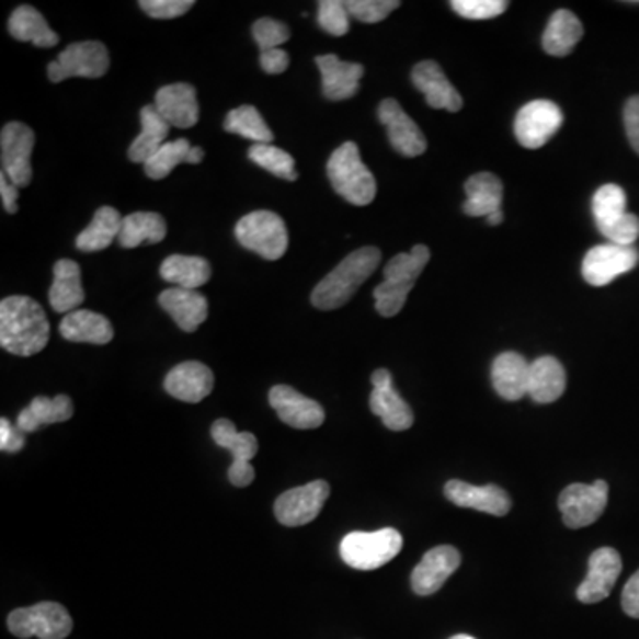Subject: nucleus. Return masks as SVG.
I'll return each instance as SVG.
<instances>
[{"instance_id": "f257e3e1", "label": "nucleus", "mask_w": 639, "mask_h": 639, "mask_svg": "<svg viewBox=\"0 0 639 639\" xmlns=\"http://www.w3.org/2000/svg\"><path fill=\"white\" fill-rule=\"evenodd\" d=\"M50 323L36 300L11 295L0 303V345L5 352L31 357L48 345Z\"/></svg>"}, {"instance_id": "f03ea898", "label": "nucleus", "mask_w": 639, "mask_h": 639, "mask_svg": "<svg viewBox=\"0 0 639 639\" xmlns=\"http://www.w3.org/2000/svg\"><path fill=\"white\" fill-rule=\"evenodd\" d=\"M380 258L383 254L377 248H363L351 252L331 274H327L315 286L311 304L322 311H332L345 306L354 297L355 292L377 271Z\"/></svg>"}, {"instance_id": "7ed1b4c3", "label": "nucleus", "mask_w": 639, "mask_h": 639, "mask_svg": "<svg viewBox=\"0 0 639 639\" xmlns=\"http://www.w3.org/2000/svg\"><path fill=\"white\" fill-rule=\"evenodd\" d=\"M430 262L426 246H415L411 252H400L384 269V281L375 288V308L378 315L391 318L400 313L415 281Z\"/></svg>"}, {"instance_id": "20e7f679", "label": "nucleus", "mask_w": 639, "mask_h": 639, "mask_svg": "<svg viewBox=\"0 0 639 639\" xmlns=\"http://www.w3.org/2000/svg\"><path fill=\"white\" fill-rule=\"evenodd\" d=\"M327 176L334 191L351 205L366 206L377 196V182L363 160L360 148L349 140L341 145L327 162Z\"/></svg>"}, {"instance_id": "39448f33", "label": "nucleus", "mask_w": 639, "mask_h": 639, "mask_svg": "<svg viewBox=\"0 0 639 639\" xmlns=\"http://www.w3.org/2000/svg\"><path fill=\"white\" fill-rule=\"evenodd\" d=\"M595 225L609 243L635 246L639 239V217L627 212V196L615 183L602 185L592 201Z\"/></svg>"}, {"instance_id": "423d86ee", "label": "nucleus", "mask_w": 639, "mask_h": 639, "mask_svg": "<svg viewBox=\"0 0 639 639\" xmlns=\"http://www.w3.org/2000/svg\"><path fill=\"white\" fill-rule=\"evenodd\" d=\"M401 547L403 538L400 532L392 527H384L372 533H349L341 540L340 555L341 560L352 569L375 570L397 558Z\"/></svg>"}, {"instance_id": "0eeeda50", "label": "nucleus", "mask_w": 639, "mask_h": 639, "mask_svg": "<svg viewBox=\"0 0 639 639\" xmlns=\"http://www.w3.org/2000/svg\"><path fill=\"white\" fill-rule=\"evenodd\" d=\"M235 237L243 249L256 252L269 262H276L288 249L285 220L271 210L243 215L235 228Z\"/></svg>"}, {"instance_id": "6e6552de", "label": "nucleus", "mask_w": 639, "mask_h": 639, "mask_svg": "<svg viewBox=\"0 0 639 639\" xmlns=\"http://www.w3.org/2000/svg\"><path fill=\"white\" fill-rule=\"evenodd\" d=\"M8 627L16 638L65 639L73 629L70 613L57 602H39L20 607L8 616Z\"/></svg>"}, {"instance_id": "1a4fd4ad", "label": "nucleus", "mask_w": 639, "mask_h": 639, "mask_svg": "<svg viewBox=\"0 0 639 639\" xmlns=\"http://www.w3.org/2000/svg\"><path fill=\"white\" fill-rule=\"evenodd\" d=\"M109 66H111V59H109L107 47L103 43H73L59 54L56 61L48 65V79L54 84H59L70 77L100 79L107 73Z\"/></svg>"}, {"instance_id": "9d476101", "label": "nucleus", "mask_w": 639, "mask_h": 639, "mask_svg": "<svg viewBox=\"0 0 639 639\" xmlns=\"http://www.w3.org/2000/svg\"><path fill=\"white\" fill-rule=\"evenodd\" d=\"M36 136L24 123L11 122L2 128L0 134V160L2 173L10 178L16 187H27L33 180V155Z\"/></svg>"}, {"instance_id": "9b49d317", "label": "nucleus", "mask_w": 639, "mask_h": 639, "mask_svg": "<svg viewBox=\"0 0 639 639\" xmlns=\"http://www.w3.org/2000/svg\"><path fill=\"white\" fill-rule=\"evenodd\" d=\"M210 434L217 446L233 455V464L228 471L229 481L239 489L251 486L254 481V469L249 463L256 457V437L251 432H239L229 420L215 421Z\"/></svg>"}, {"instance_id": "f8f14e48", "label": "nucleus", "mask_w": 639, "mask_h": 639, "mask_svg": "<svg viewBox=\"0 0 639 639\" xmlns=\"http://www.w3.org/2000/svg\"><path fill=\"white\" fill-rule=\"evenodd\" d=\"M563 125V113L555 102L535 100L521 107L515 117V137L527 150L547 145Z\"/></svg>"}, {"instance_id": "ddd939ff", "label": "nucleus", "mask_w": 639, "mask_h": 639, "mask_svg": "<svg viewBox=\"0 0 639 639\" xmlns=\"http://www.w3.org/2000/svg\"><path fill=\"white\" fill-rule=\"evenodd\" d=\"M331 487L323 480L286 490L274 504V514L283 526L297 527L313 523L322 512Z\"/></svg>"}, {"instance_id": "4468645a", "label": "nucleus", "mask_w": 639, "mask_h": 639, "mask_svg": "<svg viewBox=\"0 0 639 639\" xmlns=\"http://www.w3.org/2000/svg\"><path fill=\"white\" fill-rule=\"evenodd\" d=\"M607 492L609 487L604 480H597L592 486L574 483L567 487L558 501L563 523L579 529L598 521L607 506Z\"/></svg>"}, {"instance_id": "2eb2a0df", "label": "nucleus", "mask_w": 639, "mask_h": 639, "mask_svg": "<svg viewBox=\"0 0 639 639\" xmlns=\"http://www.w3.org/2000/svg\"><path fill=\"white\" fill-rule=\"evenodd\" d=\"M639 262V252L635 246H616L604 243L590 249L583 260V277L592 286H606L616 277L624 276L636 269Z\"/></svg>"}, {"instance_id": "dca6fc26", "label": "nucleus", "mask_w": 639, "mask_h": 639, "mask_svg": "<svg viewBox=\"0 0 639 639\" xmlns=\"http://www.w3.org/2000/svg\"><path fill=\"white\" fill-rule=\"evenodd\" d=\"M374 391L369 397V409L383 420L386 429L392 432L409 430L414 423V412L392 386V375L388 369H377L372 375Z\"/></svg>"}, {"instance_id": "f3484780", "label": "nucleus", "mask_w": 639, "mask_h": 639, "mask_svg": "<svg viewBox=\"0 0 639 639\" xmlns=\"http://www.w3.org/2000/svg\"><path fill=\"white\" fill-rule=\"evenodd\" d=\"M269 403L279 420L292 429L313 430L326 421V412L318 401L304 397L289 386H274L269 392Z\"/></svg>"}, {"instance_id": "a211bd4d", "label": "nucleus", "mask_w": 639, "mask_h": 639, "mask_svg": "<svg viewBox=\"0 0 639 639\" xmlns=\"http://www.w3.org/2000/svg\"><path fill=\"white\" fill-rule=\"evenodd\" d=\"M378 119L388 130V139L392 148L403 157H420L426 151V139L420 126L407 116L400 103L395 99H386L378 105Z\"/></svg>"}, {"instance_id": "6ab92c4d", "label": "nucleus", "mask_w": 639, "mask_h": 639, "mask_svg": "<svg viewBox=\"0 0 639 639\" xmlns=\"http://www.w3.org/2000/svg\"><path fill=\"white\" fill-rule=\"evenodd\" d=\"M621 558L613 547H601L590 556L589 574L579 584L578 598L583 604H597L612 595L620 578Z\"/></svg>"}, {"instance_id": "aec40b11", "label": "nucleus", "mask_w": 639, "mask_h": 639, "mask_svg": "<svg viewBox=\"0 0 639 639\" xmlns=\"http://www.w3.org/2000/svg\"><path fill=\"white\" fill-rule=\"evenodd\" d=\"M460 561L463 558L455 547L440 546L430 549L412 572V590L423 597L434 595L455 574Z\"/></svg>"}, {"instance_id": "412c9836", "label": "nucleus", "mask_w": 639, "mask_h": 639, "mask_svg": "<svg viewBox=\"0 0 639 639\" xmlns=\"http://www.w3.org/2000/svg\"><path fill=\"white\" fill-rule=\"evenodd\" d=\"M412 82L420 93L425 94L430 107L444 109L448 113H458L463 109V96L437 62H418L412 70Z\"/></svg>"}, {"instance_id": "4be33fe9", "label": "nucleus", "mask_w": 639, "mask_h": 639, "mask_svg": "<svg viewBox=\"0 0 639 639\" xmlns=\"http://www.w3.org/2000/svg\"><path fill=\"white\" fill-rule=\"evenodd\" d=\"M444 494L460 509H472L503 517L512 509L509 494L498 486L477 487L466 481L452 480L444 487Z\"/></svg>"}, {"instance_id": "5701e85b", "label": "nucleus", "mask_w": 639, "mask_h": 639, "mask_svg": "<svg viewBox=\"0 0 639 639\" xmlns=\"http://www.w3.org/2000/svg\"><path fill=\"white\" fill-rule=\"evenodd\" d=\"M155 109L171 126L192 128L199 122L196 88L187 82L163 85L155 94Z\"/></svg>"}, {"instance_id": "b1692460", "label": "nucleus", "mask_w": 639, "mask_h": 639, "mask_svg": "<svg viewBox=\"0 0 639 639\" xmlns=\"http://www.w3.org/2000/svg\"><path fill=\"white\" fill-rule=\"evenodd\" d=\"M315 61L322 73V93L327 100L341 102L357 94L364 76L363 65L341 61L334 54L318 56Z\"/></svg>"}, {"instance_id": "393cba45", "label": "nucleus", "mask_w": 639, "mask_h": 639, "mask_svg": "<svg viewBox=\"0 0 639 639\" xmlns=\"http://www.w3.org/2000/svg\"><path fill=\"white\" fill-rule=\"evenodd\" d=\"M163 388L176 400L199 403L214 389V374L206 364L187 361L169 372L163 380Z\"/></svg>"}, {"instance_id": "a878e982", "label": "nucleus", "mask_w": 639, "mask_h": 639, "mask_svg": "<svg viewBox=\"0 0 639 639\" xmlns=\"http://www.w3.org/2000/svg\"><path fill=\"white\" fill-rule=\"evenodd\" d=\"M160 308L171 315L183 332L197 331V327L208 318V300L196 289H163L159 297Z\"/></svg>"}, {"instance_id": "bb28decb", "label": "nucleus", "mask_w": 639, "mask_h": 639, "mask_svg": "<svg viewBox=\"0 0 639 639\" xmlns=\"http://www.w3.org/2000/svg\"><path fill=\"white\" fill-rule=\"evenodd\" d=\"M529 366L524 355L517 352H504L492 363V384L501 398L517 401L527 395L529 384Z\"/></svg>"}, {"instance_id": "cd10ccee", "label": "nucleus", "mask_w": 639, "mask_h": 639, "mask_svg": "<svg viewBox=\"0 0 639 639\" xmlns=\"http://www.w3.org/2000/svg\"><path fill=\"white\" fill-rule=\"evenodd\" d=\"M564 389H567V374L560 361L552 355H544L532 363L527 397L535 403H541V406L552 403L563 395Z\"/></svg>"}, {"instance_id": "c85d7f7f", "label": "nucleus", "mask_w": 639, "mask_h": 639, "mask_svg": "<svg viewBox=\"0 0 639 639\" xmlns=\"http://www.w3.org/2000/svg\"><path fill=\"white\" fill-rule=\"evenodd\" d=\"M84 299L79 263L73 260H59L54 265V283L48 292L52 309L56 313H73Z\"/></svg>"}, {"instance_id": "c756f323", "label": "nucleus", "mask_w": 639, "mask_h": 639, "mask_svg": "<svg viewBox=\"0 0 639 639\" xmlns=\"http://www.w3.org/2000/svg\"><path fill=\"white\" fill-rule=\"evenodd\" d=\"M59 332L65 340L93 345H107L114 338L111 320L89 309H77L73 313L66 315L59 326Z\"/></svg>"}, {"instance_id": "7c9ffc66", "label": "nucleus", "mask_w": 639, "mask_h": 639, "mask_svg": "<svg viewBox=\"0 0 639 639\" xmlns=\"http://www.w3.org/2000/svg\"><path fill=\"white\" fill-rule=\"evenodd\" d=\"M71 415H73V401L70 397L66 395H57L56 398L36 397L31 401V406L20 412L16 426L24 434H33L43 425L65 423Z\"/></svg>"}, {"instance_id": "2f4dec72", "label": "nucleus", "mask_w": 639, "mask_h": 639, "mask_svg": "<svg viewBox=\"0 0 639 639\" xmlns=\"http://www.w3.org/2000/svg\"><path fill=\"white\" fill-rule=\"evenodd\" d=\"M464 212L469 217H489L501 210L503 183L492 173L472 174L466 182Z\"/></svg>"}, {"instance_id": "473e14b6", "label": "nucleus", "mask_w": 639, "mask_h": 639, "mask_svg": "<svg viewBox=\"0 0 639 639\" xmlns=\"http://www.w3.org/2000/svg\"><path fill=\"white\" fill-rule=\"evenodd\" d=\"M139 117L142 130L132 142L128 159L132 162L146 163L166 145L171 125L160 116L155 105H146V107L140 109Z\"/></svg>"}, {"instance_id": "72a5a7b5", "label": "nucleus", "mask_w": 639, "mask_h": 639, "mask_svg": "<svg viewBox=\"0 0 639 639\" xmlns=\"http://www.w3.org/2000/svg\"><path fill=\"white\" fill-rule=\"evenodd\" d=\"M583 38V24L572 11L560 10L552 14L547 24L541 47L549 56L564 57L574 50L575 45Z\"/></svg>"}, {"instance_id": "f704fd0d", "label": "nucleus", "mask_w": 639, "mask_h": 639, "mask_svg": "<svg viewBox=\"0 0 639 639\" xmlns=\"http://www.w3.org/2000/svg\"><path fill=\"white\" fill-rule=\"evenodd\" d=\"M8 28L14 39L19 42L33 43L39 48L56 47L59 36L52 31L47 20L43 19L33 5H20L11 13Z\"/></svg>"}, {"instance_id": "c9c22d12", "label": "nucleus", "mask_w": 639, "mask_h": 639, "mask_svg": "<svg viewBox=\"0 0 639 639\" xmlns=\"http://www.w3.org/2000/svg\"><path fill=\"white\" fill-rule=\"evenodd\" d=\"M160 276L178 288L197 289L210 281V263L205 258L171 254L160 265Z\"/></svg>"}, {"instance_id": "e433bc0d", "label": "nucleus", "mask_w": 639, "mask_h": 639, "mask_svg": "<svg viewBox=\"0 0 639 639\" xmlns=\"http://www.w3.org/2000/svg\"><path fill=\"white\" fill-rule=\"evenodd\" d=\"M122 214L113 206H102L94 214L91 225L77 237V248L84 252L107 249L122 233Z\"/></svg>"}, {"instance_id": "4c0bfd02", "label": "nucleus", "mask_w": 639, "mask_h": 639, "mask_svg": "<svg viewBox=\"0 0 639 639\" xmlns=\"http://www.w3.org/2000/svg\"><path fill=\"white\" fill-rule=\"evenodd\" d=\"M168 226L162 215L155 212H136L123 219L119 246L125 249L139 248L140 243H159L166 239Z\"/></svg>"}, {"instance_id": "58836bf2", "label": "nucleus", "mask_w": 639, "mask_h": 639, "mask_svg": "<svg viewBox=\"0 0 639 639\" xmlns=\"http://www.w3.org/2000/svg\"><path fill=\"white\" fill-rule=\"evenodd\" d=\"M225 130L252 140L254 145H271L274 140V134L266 126L262 114L258 113V109L252 105H242L229 111L225 119Z\"/></svg>"}, {"instance_id": "ea45409f", "label": "nucleus", "mask_w": 639, "mask_h": 639, "mask_svg": "<svg viewBox=\"0 0 639 639\" xmlns=\"http://www.w3.org/2000/svg\"><path fill=\"white\" fill-rule=\"evenodd\" d=\"M194 146L187 139L171 140L160 148L157 153L145 163V173L151 180H163L173 173L174 168L180 163L191 160V153Z\"/></svg>"}, {"instance_id": "a19ab883", "label": "nucleus", "mask_w": 639, "mask_h": 639, "mask_svg": "<svg viewBox=\"0 0 639 639\" xmlns=\"http://www.w3.org/2000/svg\"><path fill=\"white\" fill-rule=\"evenodd\" d=\"M249 159L260 168L266 169L274 176L283 178L288 182H295L299 178V174L295 171L294 157L277 148V146L252 145L249 148Z\"/></svg>"}, {"instance_id": "79ce46f5", "label": "nucleus", "mask_w": 639, "mask_h": 639, "mask_svg": "<svg viewBox=\"0 0 639 639\" xmlns=\"http://www.w3.org/2000/svg\"><path fill=\"white\" fill-rule=\"evenodd\" d=\"M351 13L341 0H322L318 2V25L331 36H345L351 31Z\"/></svg>"}, {"instance_id": "37998d69", "label": "nucleus", "mask_w": 639, "mask_h": 639, "mask_svg": "<svg viewBox=\"0 0 639 639\" xmlns=\"http://www.w3.org/2000/svg\"><path fill=\"white\" fill-rule=\"evenodd\" d=\"M345 4L352 19L364 24L383 22L401 5L398 0H346Z\"/></svg>"}, {"instance_id": "c03bdc74", "label": "nucleus", "mask_w": 639, "mask_h": 639, "mask_svg": "<svg viewBox=\"0 0 639 639\" xmlns=\"http://www.w3.org/2000/svg\"><path fill=\"white\" fill-rule=\"evenodd\" d=\"M289 33L288 25L277 20L260 19L252 25V38L258 43L260 50H272V48H279L283 43L288 42Z\"/></svg>"}, {"instance_id": "a18cd8bd", "label": "nucleus", "mask_w": 639, "mask_h": 639, "mask_svg": "<svg viewBox=\"0 0 639 639\" xmlns=\"http://www.w3.org/2000/svg\"><path fill=\"white\" fill-rule=\"evenodd\" d=\"M453 11L467 20H490L500 16L509 8L504 0H452Z\"/></svg>"}, {"instance_id": "49530a36", "label": "nucleus", "mask_w": 639, "mask_h": 639, "mask_svg": "<svg viewBox=\"0 0 639 639\" xmlns=\"http://www.w3.org/2000/svg\"><path fill=\"white\" fill-rule=\"evenodd\" d=\"M140 10L155 20H173L194 8L192 0H140Z\"/></svg>"}, {"instance_id": "de8ad7c7", "label": "nucleus", "mask_w": 639, "mask_h": 639, "mask_svg": "<svg viewBox=\"0 0 639 639\" xmlns=\"http://www.w3.org/2000/svg\"><path fill=\"white\" fill-rule=\"evenodd\" d=\"M25 446V434L19 426L11 425L10 421L0 420V449L16 453Z\"/></svg>"}, {"instance_id": "09e8293b", "label": "nucleus", "mask_w": 639, "mask_h": 639, "mask_svg": "<svg viewBox=\"0 0 639 639\" xmlns=\"http://www.w3.org/2000/svg\"><path fill=\"white\" fill-rule=\"evenodd\" d=\"M624 125L632 150L639 155V96H632L624 109Z\"/></svg>"}, {"instance_id": "8fccbe9b", "label": "nucleus", "mask_w": 639, "mask_h": 639, "mask_svg": "<svg viewBox=\"0 0 639 639\" xmlns=\"http://www.w3.org/2000/svg\"><path fill=\"white\" fill-rule=\"evenodd\" d=\"M289 56L281 48H272L260 54V66L265 73L271 76H279L283 71L288 70Z\"/></svg>"}, {"instance_id": "3c124183", "label": "nucleus", "mask_w": 639, "mask_h": 639, "mask_svg": "<svg viewBox=\"0 0 639 639\" xmlns=\"http://www.w3.org/2000/svg\"><path fill=\"white\" fill-rule=\"evenodd\" d=\"M621 607L627 615L639 618V570L627 581L621 593Z\"/></svg>"}, {"instance_id": "603ef678", "label": "nucleus", "mask_w": 639, "mask_h": 639, "mask_svg": "<svg viewBox=\"0 0 639 639\" xmlns=\"http://www.w3.org/2000/svg\"><path fill=\"white\" fill-rule=\"evenodd\" d=\"M0 196H2V203H4V210L8 214H16L19 212V187L11 183L10 178L5 176L4 173H0Z\"/></svg>"}, {"instance_id": "864d4df0", "label": "nucleus", "mask_w": 639, "mask_h": 639, "mask_svg": "<svg viewBox=\"0 0 639 639\" xmlns=\"http://www.w3.org/2000/svg\"><path fill=\"white\" fill-rule=\"evenodd\" d=\"M487 222H489L490 226H500L501 222H503V210L489 215V217H487Z\"/></svg>"}, {"instance_id": "5fc2aeb1", "label": "nucleus", "mask_w": 639, "mask_h": 639, "mask_svg": "<svg viewBox=\"0 0 639 639\" xmlns=\"http://www.w3.org/2000/svg\"><path fill=\"white\" fill-rule=\"evenodd\" d=\"M449 639H477V638H472V636L469 635H457V636H453V638Z\"/></svg>"}]
</instances>
